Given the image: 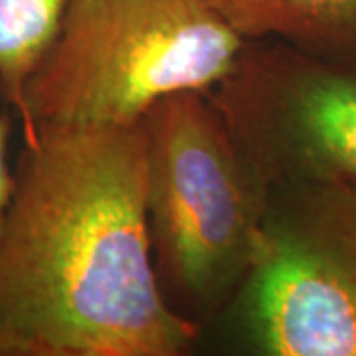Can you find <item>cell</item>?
<instances>
[{"label":"cell","instance_id":"obj_3","mask_svg":"<svg viewBox=\"0 0 356 356\" xmlns=\"http://www.w3.org/2000/svg\"><path fill=\"white\" fill-rule=\"evenodd\" d=\"M243 44L210 0H70L26 86L30 137L36 123L137 125L166 95L212 91Z\"/></svg>","mask_w":356,"mask_h":356},{"label":"cell","instance_id":"obj_1","mask_svg":"<svg viewBox=\"0 0 356 356\" xmlns=\"http://www.w3.org/2000/svg\"><path fill=\"white\" fill-rule=\"evenodd\" d=\"M200 332L159 285L140 121L36 123L0 229V356H178Z\"/></svg>","mask_w":356,"mask_h":356},{"label":"cell","instance_id":"obj_8","mask_svg":"<svg viewBox=\"0 0 356 356\" xmlns=\"http://www.w3.org/2000/svg\"><path fill=\"white\" fill-rule=\"evenodd\" d=\"M13 133V119L8 113L0 115V229L14 191V172L8 166V139Z\"/></svg>","mask_w":356,"mask_h":356},{"label":"cell","instance_id":"obj_5","mask_svg":"<svg viewBox=\"0 0 356 356\" xmlns=\"http://www.w3.org/2000/svg\"><path fill=\"white\" fill-rule=\"evenodd\" d=\"M208 93L269 186L356 182V64L254 40Z\"/></svg>","mask_w":356,"mask_h":356},{"label":"cell","instance_id":"obj_6","mask_svg":"<svg viewBox=\"0 0 356 356\" xmlns=\"http://www.w3.org/2000/svg\"><path fill=\"white\" fill-rule=\"evenodd\" d=\"M245 42L277 38L297 50L356 64V0H210Z\"/></svg>","mask_w":356,"mask_h":356},{"label":"cell","instance_id":"obj_2","mask_svg":"<svg viewBox=\"0 0 356 356\" xmlns=\"http://www.w3.org/2000/svg\"><path fill=\"white\" fill-rule=\"evenodd\" d=\"M147 218L166 303L200 325L229 309L254 267L271 186L208 91H178L140 119Z\"/></svg>","mask_w":356,"mask_h":356},{"label":"cell","instance_id":"obj_7","mask_svg":"<svg viewBox=\"0 0 356 356\" xmlns=\"http://www.w3.org/2000/svg\"><path fill=\"white\" fill-rule=\"evenodd\" d=\"M70 0H0V95L22 123L32 127L26 109V86L56 42Z\"/></svg>","mask_w":356,"mask_h":356},{"label":"cell","instance_id":"obj_4","mask_svg":"<svg viewBox=\"0 0 356 356\" xmlns=\"http://www.w3.org/2000/svg\"><path fill=\"white\" fill-rule=\"evenodd\" d=\"M229 309L255 355L356 356V182L271 186Z\"/></svg>","mask_w":356,"mask_h":356}]
</instances>
